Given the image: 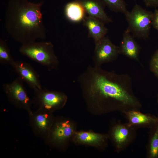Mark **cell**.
I'll return each mask as SVG.
<instances>
[{"mask_svg":"<svg viewBox=\"0 0 158 158\" xmlns=\"http://www.w3.org/2000/svg\"><path fill=\"white\" fill-rule=\"evenodd\" d=\"M78 81L83 92L90 99L96 100L99 106L122 114L140 110L141 103L134 93L131 78L127 74L89 66L79 76Z\"/></svg>","mask_w":158,"mask_h":158,"instance_id":"obj_1","label":"cell"},{"mask_svg":"<svg viewBox=\"0 0 158 158\" xmlns=\"http://www.w3.org/2000/svg\"><path fill=\"white\" fill-rule=\"evenodd\" d=\"M43 2L10 0L5 15V27L10 37L22 44L46 37L41 8Z\"/></svg>","mask_w":158,"mask_h":158,"instance_id":"obj_2","label":"cell"},{"mask_svg":"<svg viewBox=\"0 0 158 158\" xmlns=\"http://www.w3.org/2000/svg\"><path fill=\"white\" fill-rule=\"evenodd\" d=\"M19 52L31 59L47 68L56 69L59 61L54 51V46L49 42H33L22 44Z\"/></svg>","mask_w":158,"mask_h":158,"instance_id":"obj_3","label":"cell"},{"mask_svg":"<svg viewBox=\"0 0 158 158\" xmlns=\"http://www.w3.org/2000/svg\"><path fill=\"white\" fill-rule=\"evenodd\" d=\"M153 13L136 4L130 11L125 15L127 22V29L135 37L144 39L149 36Z\"/></svg>","mask_w":158,"mask_h":158,"instance_id":"obj_4","label":"cell"},{"mask_svg":"<svg viewBox=\"0 0 158 158\" xmlns=\"http://www.w3.org/2000/svg\"><path fill=\"white\" fill-rule=\"evenodd\" d=\"M23 82L18 77L10 83L4 84L3 88L11 103L18 108L25 110L29 114L32 111V101L27 94Z\"/></svg>","mask_w":158,"mask_h":158,"instance_id":"obj_5","label":"cell"},{"mask_svg":"<svg viewBox=\"0 0 158 158\" xmlns=\"http://www.w3.org/2000/svg\"><path fill=\"white\" fill-rule=\"evenodd\" d=\"M34 102L38 109L51 112L65 104L67 97L63 93L42 88L35 92Z\"/></svg>","mask_w":158,"mask_h":158,"instance_id":"obj_6","label":"cell"},{"mask_svg":"<svg viewBox=\"0 0 158 158\" xmlns=\"http://www.w3.org/2000/svg\"><path fill=\"white\" fill-rule=\"evenodd\" d=\"M119 54L118 47L105 36L95 44L93 57L94 66L101 67L103 64L112 62L117 59Z\"/></svg>","mask_w":158,"mask_h":158,"instance_id":"obj_7","label":"cell"},{"mask_svg":"<svg viewBox=\"0 0 158 158\" xmlns=\"http://www.w3.org/2000/svg\"><path fill=\"white\" fill-rule=\"evenodd\" d=\"M136 129L127 123L118 122L114 126L111 135L117 151H123L133 142L136 137Z\"/></svg>","mask_w":158,"mask_h":158,"instance_id":"obj_8","label":"cell"},{"mask_svg":"<svg viewBox=\"0 0 158 158\" xmlns=\"http://www.w3.org/2000/svg\"><path fill=\"white\" fill-rule=\"evenodd\" d=\"M50 112L38 109L28 114L31 127L34 134L44 139L54 123Z\"/></svg>","mask_w":158,"mask_h":158,"instance_id":"obj_9","label":"cell"},{"mask_svg":"<svg viewBox=\"0 0 158 158\" xmlns=\"http://www.w3.org/2000/svg\"><path fill=\"white\" fill-rule=\"evenodd\" d=\"M73 129L68 121L61 120L54 122L46 137L44 139L48 145H61L71 137Z\"/></svg>","mask_w":158,"mask_h":158,"instance_id":"obj_10","label":"cell"},{"mask_svg":"<svg viewBox=\"0 0 158 158\" xmlns=\"http://www.w3.org/2000/svg\"><path fill=\"white\" fill-rule=\"evenodd\" d=\"M11 66L18 77L35 92L43 88L38 74L29 63L21 60H15Z\"/></svg>","mask_w":158,"mask_h":158,"instance_id":"obj_11","label":"cell"},{"mask_svg":"<svg viewBox=\"0 0 158 158\" xmlns=\"http://www.w3.org/2000/svg\"><path fill=\"white\" fill-rule=\"evenodd\" d=\"M123 114L127 119L128 125L136 129L140 128H150L158 120V117L143 113L140 110H130Z\"/></svg>","mask_w":158,"mask_h":158,"instance_id":"obj_12","label":"cell"},{"mask_svg":"<svg viewBox=\"0 0 158 158\" xmlns=\"http://www.w3.org/2000/svg\"><path fill=\"white\" fill-rule=\"evenodd\" d=\"M83 6L88 16L105 23L112 22L105 12V5L101 0H77Z\"/></svg>","mask_w":158,"mask_h":158,"instance_id":"obj_13","label":"cell"},{"mask_svg":"<svg viewBox=\"0 0 158 158\" xmlns=\"http://www.w3.org/2000/svg\"><path fill=\"white\" fill-rule=\"evenodd\" d=\"M134 37L127 30L124 32L118 47L119 54L130 59L139 61L140 47Z\"/></svg>","mask_w":158,"mask_h":158,"instance_id":"obj_14","label":"cell"},{"mask_svg":"<svg viewBox=\"0 0 158 158\" xmlns=\"http://www.w3.org/2000/svg\"><path fill=\"white\" fill-rule=\"evenodd\" d=\"M83 21L87 29L89 37L93 39L95 44L105 37L108 29L104 22L89 16H85Z\"/></svg>","mask_w":158,"mask_h":158,"instance_id":"obj_15","label":"cell"},{"mask_svg":"<svg viewBox=\"0 0 158 158\" xmlns=\"http://www.w3.org/2000/svg\"><path fill=\"white\" fill-rule=\"evenodd\" d=\"M64 12L67 18L74 23L83 20L85 17L84 8L77 0L67 3L65 6Z\"/></svg>","mask_w":158,"mask_h":158,"instance_id":"obj_16","label":"cell"},{"mask_svg":"<svg viewBox=\"0 0 158 158\" xmlns=\"http://www.w3.org/2000/svg\"><path fill=\"white\" fill-rule=\"evenodd\" d=\"M150 128L146 157L148 158H158V120Z\"/></svg>","mask_w":158,"mask_h":158,"instance_id":"obj_17","label":"cell"},{"mask_svg":"<svg viewBox=\"0 0 158 158\" xmlns=\"http://www.w3.org/2000/svg\"><path fill=\"white\" fill-rule=\"evenodd\" d=\"M75 136L78 141L90 144H98L103 143L107 138L105 135L90 132H78Z\"/></svg>","mask_w":158,"mask_h":158,"instance_id":"obj_18","label":"cell"},{"mask_svg":"<svg viewBox=\"0 0 158 158\" xmlns=\"http://www.w3.org/2000/svg\"><path fill=\"white\" fill-rule=\"evenodd\" d=\"M15 60L12 57L6 41L0 39V63L11 66Z\"/></svg>","mask_w":158,"mask_h":158,"instance_id":"obj_19","label":"cell"},{"mask_svg":"<svg viewBox=\"0 0 158 158\" xmlns=\"http://www.w3.org/2000/svg\"><path fill=\"white\" fill-rule=\"evenodd\" d=\"M110 10L115 12H119L125 15L128 11L124 0H101Z\"/></svg>","mask_w":158,"mask_h":158,"instance_id":"obj_20","label":"cell"},{"mask_svg":"<svg viewBox=\"0 0 158 158\" xmlns=\"http://www.w3.org/2000/svg\"><path fill=\"white\" fill-rule=\"evenodd\" d=\"M150 71L158 78V49L152 56L149 64Z\"/></svg>","mask_w":158,"mask_h":158,"instance_id":"obj_21","label":"cell"},{"mask_svg":"<svg viewBox=\"0 0 158 158\" xmlns=\"http://www.w3.org/2000/svg\"><path fill=\"white\" fill-rule=\"evenodd\" d=\"M152 25L158 31V9H156L153 13Z\"/></svg>","mask_w":158,"mask_h":158,"instance_id":"obj_22","label":"cell"},{"mask_svg":"<svg viewBox=\"0 0 158 158\" xmlns=\"http://www.w3.org/2000/svg\"><path fill=\"white\" fill-rule=\"evenodd\" d=\"M147 7L158 8V0H143Z\"/></svg>","mask_w":158,"mask_h":158,"instance_id":"obj_23","label":"cell"},{"mask_svg":"<svg viewBox=\"0 0 158 158\" xmlns=\"http://www.w3.org/2000/svg\"><path fill=\"white\" fill-rule=\"evenodd\" d=\"M157 103L158 104V94L157 95Z\"/></svg>","mask_w":158,"mask_h":158,"instance_id":"obj_24","label":"cell"}]
</instances>
